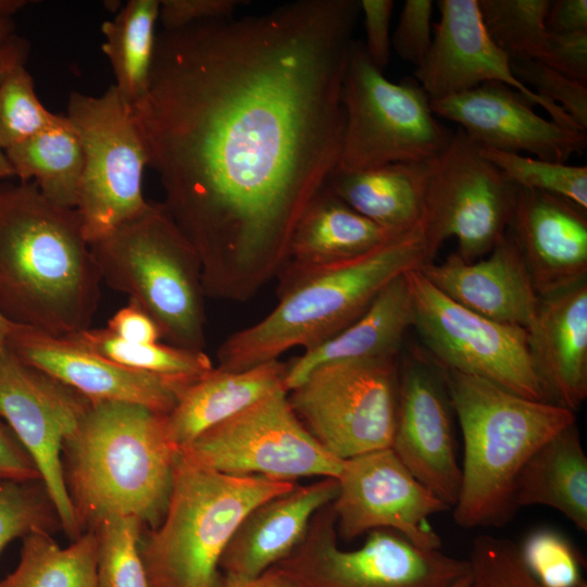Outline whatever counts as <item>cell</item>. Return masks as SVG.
I'll return each mask as SVG.
<instances>
[{"label":"cell","mask_w":587,"mask_h":587,"mask_svg":"<svg viewBox=\"0 0 587 587\" xmlns=\"http://www.w3.org/2000/svg\"><path fill=\"white\" fill-rule=\"evenodd\" d=\"M359 14L358 0H297L157 36L132 114L205 296L246 301L278 275L336 171Z\"/></svg>","instance_id":"1"},{"label":"cell","mask_w":587,"mask_h":587,"mask_svg":"<svg viewBox=\"0 0 587 587\" xmlns=\"http://www.w3.org/2000/svg\"><path fill=\"white\" fill-rule=\"evenodd\" d=\"M101 283L76 209L33 182L0 185V311L9 321L57 337L89 328Z\"/></svg>","instance_id":"2"},{"label":"cell","mask_w":587,"mask_h":587,"mask_svg":"<svg viewBox=\"0 0 587 587\" xmlns=\"http://www.w3.org/2000/svg\"><path fill=\"white\" fill-rule=\"evenodd\" d=\"M178 449L165 415L146 407L90 401L64 442V480L82 532L110 515H134L146 529L162 521Z\"/></svg>","instance_id":"3"},{"label":"cell","mask_w":587,"mask_h":587,"mask_svg":"<svg viewBox=\"0 0 587 587\" xmlns=\"http://www.w3.org/2000/svg\"><path fill=\"white\" fill-rule=\"evenodd\" d=\"M435 253L421 217L362 257L280 278L277 305L220 346L217 367L243 371L322 342L360 317L390 282L432 262Z\"/></svg>","instance_id":"4"},{"label":"cell","mask_w":587,"mask_h":587,"mask_svg":"<svg viewBox=\"0 0 587 587\" xmlns=\"http://www.w3.org/2000/svg\"><path fill=\"white\" fill-rule=\"evenodd\" d=\"M440 374L463 437L453 520L463 528L502 526L517 510L522 469L546 441L575 423V413L479 377L446 370Z\"/></svg>","instance_id":"5"},{"label":"cell","mask_w":587,"mask_h":587,"mask_svg":"<svg viewBox=\"0 0 587 587\" xmlns=\"http://www.w3.org/2000/svg\"><path fill=\"white\" fill-rule=\"evenodd\" d=\"M296 485L220 473L178 451L165 514L140 542L149 586L221 587L220 561L242 519Z\"/></svg>","instance_id":"6"},{"label":"cell","mask_w":587,"mask_h":587,"mask_svg":"<svg viewBox=\"0 0 587 587\" xmlns=\"http://www.w3.org/2000/svg\"><path fill=\"white\" fill-rule=\"evenodd\" d=\"M102 283L128 296L158 324L170 345L205 346L200 258L163 202L90 245Z\"/></svg>","instance_id":"7"},{"label":"cell","mask_w":587,"mask_h":587,"mask_svg":"<svg viewBox=\"0 0 587 587\" xmlns=\"http://www.w3.org/2000/svg\"><path fill=\"white\" fill-rule=\"evenodd\" d=\"M342 105L345 126L338 171L427 162L453 136L437 121L430 98L419 84L386 78L358 41H353L348 58Z\"/></svg>","instance_id":"8"},{"label":"cell","mask_w":587,"mask_h":587,"mask_svg":"<svg viewBox=\"0 0 587 587\" xmlns=\"http://www.w3.org/2000/svg\"><path fill=\"white\" fill-rule=\"evenodd\" d=\"M84 152V170L76 210L91 245L143 212L147 153L132 107L112 84L101 96L73 91L65 115Z\"/></svg>","instance_id":"9"},{"label":"cell","mask_w":587,"mask_h":587,"mask_svg":"<svg viewBox=\"0 0 587 587\" xmlns=\"http://www.w3.org/2000/svg\"><path fill=\"white\" fill-rule=\"evenodd\" d=\"M397 357L326 364L287 392L315 440L347 460L391 448L398 407Z\"/></svg>","instance_id":"10"},{"label":"cell","mask_w":587,"mask_h":587,"mask_svg":"<svg viewBox=\"0 0 587 587\" xmlns=\"http://www.w3.org/2000/svg\"><path fill=\"white\" fill-rule=\"evenodd\" d=\"M277 566L299 587H450L471 571L469 560L419 548L389 529L372 530L360 548L341 550L330 503Z\"/></svg>","instance_id":"11"},{"label":"cell","mask_w":587,"mask_h":587,"mask_svg":"<svg viewBox=\"0 0 587 587\" xmlns=\"http://www.w3.org/2000/svg\"><path fill=\"white\" fill-rule=\"evenodd\" d=\"M178 451L220 473L295 482L338 478L345 460L322 447L279 389L209 428Z\"/></svg>","instance_id":"12"},{"label":"cell","mask_w":587,"mask_h":587,"mask_svg":"<svg viewBox=\"0 0 587 587\" xmlns=\"http://www.w3.org/2000/svg\"><path fill=\"white\" fill-rule=\"evenodd\" d=\"M407 277L413 326L440 370L479 377L517 396L547 401L532 363L525 328L489 320L460 305L420 270L408 272Z\"/></svg>","instance_id":"13"},{"label":"cell","mask_w":587,"mask_h":587,"mask_svg":"<svg viewBox=\"0 0 587 587\" xmlns=\"http://www.w3.org/2000/svg\"><path fill=\"white\" fill-rule=\"evenodd\" d=\"M517 187L480 152V146L461 129L429 161L422 215L430 245L453 237L460 258L475 261L505 236Z\"/></svg>","instance_id":"14"},{"label":"cell","mask_w":587,"mask_h":587,"mask_svg":"<svg viewBox=\"0 0 587 587\" xmlns=\"http://www.w3.org/2000/svg\"><path fill=\"white\" fill-rule=\"evenodd\" d=\"M89 404V399L24 363L7 346L0 349V419L36 464L72 541L83 532L66 489L62 450Z\"/></svg>","instance_id":"15"},{"label":"cell","mask_w":587,"mask_h":587,"mask_svg":"<svg viewBox=\"0 0 587 587\" xmlns=\"http://www.w3.org/2000/svg\"><path fill=\"white\" fill-rule=\"evenodd\" d=\"M330 503L336 529L347 541L376 529L394 530L419 548L439 550L428 519L450 510L423 486L391 448L345 460Z\"/></svg>","instance_id":"16"},{"label":"cell","mask_w":587,"mask_h":587,"mask_svg":"<svg viewBox=\"0 0 587 587\" xmlns=\"http://www.w3.org/2000/svg\"><path fill=\"white\" fill-rule=\"evenodd\" d=\"M439 21L435 36L414 76L430 100L461 93L486 83L503 84L541 107L550 118L579 129L557 103L524 86L513 74L511 59L491 39L478 0L438 1ZM583 132V130H582Z\"/></svg>","instance_id":"17"},{"label":"cell","mask_w":587,"mask_h":587,"mask_svg":"<svg viewBox=\"0 0 587 587\" xmlns=\"http://www.w3.org/2000/svg\"><path fill=\"white\" fill-rule=\"evenodd\" d=\"M7 347L24 363L90 401L134 403L164 415L173 410L184 389L196 380L132 370L67 337L16 324Z\"/></svg>","instance_id":"18"},{"label":"cell","mask_w":587,"mask_h":587,"mask_svg":"<svg viewBox=\"0 0 587 587\" xmlns=\"http://www.w3.org/2000/svg\"><path fill=\"white\" fill-rule=\"evenodd\" d=\"M452 412L441 374L419 360L405 363L399 371L391 449L409 472L450 510L461 487Z\"/></svg>","instance_id":"19"},{"label":"cell","mask_w":587,"mask_h":587,"mask_svg":"<svg viewBox=\"0 0 587 587\" xmlns=\"http://www.w3.org/2000/svg\"><path fill=\"white\" fill-rule=\"evenodd\" d=\"M430 107L435 115L457 123L485 148L565 163L587 145L585 132L538 115L523 96L500 83L433 99Z\"/></svg>","instance_id":"20"},{"label":"cell","mask_w":587,"mask_h":587,"mask_svg":"<svg viewBox=\"0 0 587 587\" xmlns=\"http://www.w3.org/2000/svg\"><path fill=\"white\" fill-rule=\"evenodd\" d=\"M509 228L540 297L585 280V209L559 196L517 187Z\"/></svg>","instance_id":"21"},{"label":"cell","mask_w":587,"mask_h":587,"mask_svg":"<svg viewBox=\"0 0 587 587\" xmlns=\"http://www.w3.org/2000/svg\"><path fill=\"white\" fill-rule=\"evenodd\" d=\"M487 259L466 262L457 253L419 268L444 295L489 320L527 329L537 313L538 295L510 233Z\"/></svg>","instance_id":"22"},{"label":"cell","mask_w":587,"mask_h":587,"mask_svg":"<svg viewBox=\"0 0 587 587\" xmlns=\"http://www.w3.org/2000/svg\"><path fill=\"white\" fill-rule=\"evenodd\" d=\"M338 488L337 478L325 477L255 505L223 552L222 579L255 578L285 560L303 540L316 512L334 501Z\"/></svg>","instance_id":"23"},{"label":"cell","mask_w":587,"mask_h":587,"mask_svg":"<svg viewBox=\"0 0 587 587\" xmlns=\"http://www.w3.org/2000/svg\"><path fill=\"white\" fill-rule=\"evenodd\" d=\"M526 330L546 400L575 412L587 398L586 280L540 297Z\"/></svg>","instance_id":"24"},{"label":"cell","mask_w":587,"mask_h":587,"mask_svg":"<svg viewBox=\"0 0 587 587\" xmlns=\"http://www.w3.org/2000/svg\"><path fill=\"white\" fill-rule=\"evenodd\" d=\"M410 326L413 303L405 273L390 282L354 322L286 364L285 389H294L326 364L397 357Z\"/></svg>","instance_id":"25"},{"label":"cell","mask_w":587,"mask_h":587,"mask_svg":"<svg viewBox=\"0 0 587 587\" xmlns=\"http://www.w3.org/2000/svg\"><path fill=\"white\" fill-rule=\"evenodd\" d=\"M396 235L354 211L326 184L300 217L278 275L290 277L350 261Z\"/></svg>","instance_id":"26"},{"label":"cell","mask_w":587,"mask_h":587,"mask_svg":"<svg viewBox=\"0 0 587 587\" xmlns=\"http://www.w3.org/2000/svg\"><path fill=\"white\" fill-rule=\"evenodd\" d=\"M286 367L278 360L243 371L213 367L189 384L165 415L171 441L180 449L260 399L285 389Z\"/></svg>","instance_id":"27"},{"label":"cell","mask_w":587,"mask_h":587,"mask_svg":"<svg viewBox=\"0 0 587 587\" xmlns=\"http://www.w3.org/2000/svg\"><path fill=\"white\" fill-rule=\"evenodd\" d=\"M429 161L390 163L355 172L336 170L328 188L354 211L392 234L422 217Z\"/></svg>","instance_id":"28"},{"label":"cell","mask_w":587,"mask_h":587,"mask_svg":"<svg viewBox=\"0 0 587 587\" xmlns=\"http://www.w3.org/2000/svg\"><path fill=\"white\" fill-rule=\"evenodd\" d=\"M516 508L545 505L587 532V457L576 424L546 441L522 469Z\"/></svg>","instance_id":"29"},{"label":"cell","mask_w":587,"mask_h":587,"mask_svg":"<svg viewBox=\"0 0 587 587\" xmlns=\"http://www.w3.org/2000/svg\"><path fill=\"white\" fill-rule=\"evenodd\" d=\"M15 177L33 182L51 202L76 209L84 170L78 135L66 116L4 151Z\"/></svg>","instance_id":"30"},{"label":"cell","mask_w":587,"mask_h":587,"mask_svg":"<svg viewBox=\"0 0 587 587\" xmlns=\"http://www.w3.org/2000/svg\"><path fill=\"white\" fill-rule=\"evenodd\" d=\"M160 0H129L111 21L101 25V46L110 61L115 83L132 107L146 93L154 48Z\"/></svg>","instance_id":"31"},{"label":"cell","mask_w":587,"mask_h":587,"mask_svg":"<svg viewBox=\"0 0 587 587\" xmlns=\"http://www.w3.org/2000/svg\"><path fill=\"white\" fill-rule=\"evenodd\" d=\"M20 561L0 587H97V538L84 532L62 548L50 533L25 536Z\"/></svg>","instance_id":"32"},{"label":"cell","mask_w":587,"mask_h":587,"mask_svg":"<svg viewBox=\"0 0 587 587\" xmlns=\"http://www.w3.org/2000/svg\"><path fill=\"white\" fill-rule=\"evenodd\" d=\"M66 337L117 364L145 373L197 379L213 369L203 350L160 342H127L107 328L89 327Z\"/></svg>","instance_id":"33"},{"label":"cell","mask_w":587,"mask_h":587,"mask_svg":"<svg viewBox=\"0 0 587 587\" xmlns=\"http://www.w3.org/2000/svg\"><path fill=\"white\" fill-rule=\"evenodd\" d=\"M550 0H478L484 25L512 60L542 62L550 32Z\"/></svg>","instance_id":"34"},{"label":"cell","mask_w":587,"mask_h":587,"mask_svg":"<svg viewBox=\"0 0 587 587\" xmlns=\"http://www.w3.org/2000/svg\"><path fill=\"white\" fill-rule=\"evenodd\" d=\"M145 529L134 515H110L91 528L97 538V587H150L140 552Z\"/></svg>","instance_id":"35"},{"label":"cell","mask_w":587,"mask_h":587,"mask_svg":"<svg viewBox=\"0 0 587 587\" xmlns=\"http://www.w3.org/2000/svg\"><path fill=\"white\" fill-rule=\"evenodd\" d=\"M482 154L519 188L565 198L587 209V166L547 161L480 146Z\"/></svg>","instance_id":"36"},{"label":"cell","mask_w":587,"mask_h":587,"mask_svg":"<svg viewBox=\"0 0 587 587\" xmlns=\"http://www.w3.org/2000/svg\"><path fill=\"white\" fill-rule=\"evenodd\" d=\"M59 528L58 511L41 480L0 482V554L16 538Z\"/></svg>","instance_id":"37"},{"label":"cell","mask_w":587,"mask_h":587,"mask_svg":"<svg viewBox=\"0 0 587 587\" xmlns=\"http://www.w3.org/2000/svg\"><path fill=\"white\" fill-rule=\"evenodd\" d=\"M60 115L48 111L35 93L25 64L12 68L0 83V149L16 146L54 124Z\"/></svg>","instance_id":"38"},{"label":"cell","mask_w":587,"mask_h":587,"mask_svg":"<svg viewBox=\"0 0 587 587\" xmlns=\"http://www.w3.org/2000/svg\"><path fill=\"white\" fill-rule=\"evenodd\" d=\"M519 551L527 570L544 587H587L580 553L558 530L530 532Z\"/></svg>","instance_id":"39"},{"label":"cell","mask_w":587,"mask_h":587,"mask_svg":"<svg viewBox=\"0 0 587 587\" xmlns=\"http://www.w3.org/2000/svg\"><path fill=\"white\" fill-rule=\"evenodd\" d=\"M471 587H544L527 570L511 539L483 534L470 552Z\"/></svg>","instance_id":"40"},{"label":"cell","mask_w":587,"mask_h":587,"mask_svg":"<svg viewBox=\"0 0 587 587\" xmlns=\"http://www.w3.org/2000/svg\"><path fill=\"white\" fill-rule=\"evenodd\" d=\"M514 76L527 88L557 103L575 124L587 129V83L571 78L535 60H512Z\"/></svg>","instance_id":"41"},{"label":"cell","mask_w":587,"mask_h":587,"mask_svg":"<svg viewBox=\"0 0 587 587\" xmlns=\"http://www.w3.org/2000/svg\"><path fill=\"white\" fill-rule=\"evenodd\" d=\"M432 0H405L394 35L391 48L404 61L419 66L430 49Z\"/></svg>","instance_id":"42"},{"label":"cell","mask_w":587,"mask_h":587,"mask_svg":"<svg viewBox=\"0 0 587 587\" xmlns=\"http://www.w3.org/2000/svg\"><path fill=\"white\" fill-rule=\"evenodd\" d=\"M241 0H160L159 21L165 30L235 16Z\"/></svg>","instance_id":"43"},{"label":"cell","mask_w":587,"mask_h":587,"mask_svg":"<svg viewBox=\"0 0 587 587\" xmlns=\"http://www.w3.org/2000/svg\"><path fill=\"white\" fill-rule=\"evenodd\" d=\"M366 54L372 63L383 71L389 63L391 51L390 21L394 11L392 0H361Z\"/></svg>","instance_id":"44"},{"label":"cell","mask_w":587,"mask_h":587,"mask_svg":"<svg viewBox=\"0 0 587 587\" xmlns=\"http://www.w3.org/2000/svg\"><path fill=\"white\" fill-rule=\"evenodd\" d=\"M542 63L587 83V30L550 33Z\"/></svg>","instance_id":"45"},{"label":"cell","mask_w":587,"mask_h":587,"mask_svg":"<svg viewBox=\"0 0 587 587\" xmlns=\"http://www.w3.org/2000/svg\"><path fill=\"white\" fill-rule=\"evenodd\" d=\"M41 480L30 455L0 419V482Z\"/></svg>","instance_id":"46"},{"label":"cell","mask_w":587,"mask_h":587,"mask_svg":"<svg viewBox=\"0 0 587 587\" xmlns=\"http://www.w3.org/2000/svg\"><path fill=\"white\" fill-rule=\"evenodd\" d=\"M105 328L122 340L133 344H153L162 338L158 324L133 301L116 311Z\"/></svg>","instance_id":"47"},{"label":"cell","mask_w":587,"mask_h":587,"mask_svg":"<svg viewBox=\"0 0 587 587\" xmlns=\"http://www.w3.org/2000/svg\"><path fill=\"white\" fill-rule=\"evenodd\" d=\"M546 24L550 33L587 30V0L551 1Z\"/></svg>","instance_id":"48"},{"label":"cell","mask_w":587,"mask_h":587,"mask_svg":"<svg viewBox=\"0 0 587 587\" xmlns=\"http://www.w3.org/2000/svg\"><path fill=\"white\" fill-rule=\"evenodd\" d=\"M29 51V42L16 34L0 45V83L12 68L26 63ZM12 176L13 170L4 151L0 149V178Z\"/></svg>","instance_id":"49"},{"label":"cell","mask_w":587,"mask_h":587,"mask_svg":"<svg viewBox=\"0 0 587 587\" xmlns=\"http://www.w3.org/2000/svg\"><path fill=\"white\" fill-rule=\"evenodd\" d=\"M221 587H299L279 566L268 569L260 576L245 580H222Z\"/></svg>","instance_id":"50"},{"label":"cell","mask_w":587,"mask_h":587,"mask_svg":"<svg viewBox=\"0 0 587 587\" xmlns=\"http://www.w3.org/2000/svg\"><path fill=\"white\" fill-rule=\"evenodd\" d=\"M27 4L26 0H0V20L11 18Z\"/></svg>","instance_id":"51"},{"label":"cell","mask_w":587,"mask_h":587,"mask_svg":"<svg viewBox=\"0 0 587 587\" xmlns=\"http://www.w3.org/2000/svg\"><path fill=\"white\" fill-rule=\"evenodd\" d=\"M14 323L9 321L0 311V349L7 346V340L14 327Z\"/></svg>","instance_id":"52"},{"label":"cell","mask_w":587,"mask_h":587,"mask_svg":"<svg viewBox=\"0 0 587 587\" xmlns=\"http://www.w3.org/2000/svg\"><path fill=\"white\" fill-rule=\"evenodd\" d=\"M14 29L15 27L12 18L0 20V45L15 35Z\"/></svg>","instance_id":"53"},{"label":"cell","mask_w":587,"mask_h":587,"mask_svg":"<svg viewBox=\"0 0 587 587\" xmlns=\"http://www.w3.org/2000/svg\"><path fill=\"white\" fill-rule=\"evenodd\" d=\"M472 578H471V571L469 574L457 580L454 584H452L450 587H471Z\"/></svg>","instance_id":"54"}]
</instances>
